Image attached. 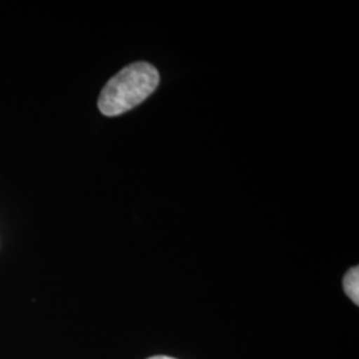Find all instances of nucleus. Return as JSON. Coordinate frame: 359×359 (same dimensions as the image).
Instances as JSON below:
<instances>
[{"instance_id": "nucleus-2", "label": "nucleus", "mask_w": 359, "mask_h": 359, "mask_svg": "<svg viewBox=\"0 0 359 359\" xmlns=\"http://www.w3.org/2000/svg\"><path fill=\"white\" fill-rule=\"evenodd\" d=\"M344 289L347 297L355 304H359V268H351L344 278Z\"/></svg>"}, {"instance_id": "nucleus-3", "label": "nucleus", "mask_w": 359, "mask_h": 359, "mask_svg": "<svg viewBox=\"0 0 359 359\" xmlns=\"http://www.w3.org/2000/svg\"><path fill=\"white\" fill-rule=\"evenodd\" d=\"M148 359H175L170 358V357H165V355H156V357H151V358Z\"/></svg>"}, {"instance_id": "nucleus-1", "label": "nucleus", "mask_w": 359, "mask_h": 359, "mask_svg": "<svg viewBox=\"0 0 359 359\" xmlns=\"http://www.w3.org/2000/svg\"><path fill=\"white\" fill-rule=\"evenodd\" d=\"M160 83L154 65L139 62L126 67L102 90L99 109L105 116L123 115L148 99Z\"/></svg>"}]
</instances>
